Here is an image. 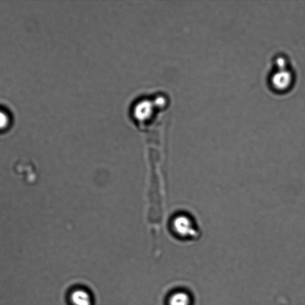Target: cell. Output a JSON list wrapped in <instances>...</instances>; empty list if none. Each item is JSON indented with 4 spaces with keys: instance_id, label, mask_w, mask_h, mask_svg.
<instances>
[{
    "instance_id": "obj_3",
    "label": "cell",
    "mask_w": 305,
    "mask_h": 305,
    "mask_svg": "<svg viewBox=\"0 0 305 305\" xmlns=\"http://www.w3.org/2000/svg\"><path fill=\"white\" fill-rule=\"evenodd\" d=\"M292 74L289 72L281 71L280 73L275 75L273 80V85L279 89L285 88L287 85H289L292 82Z\"/></svg>"
},
{
    "instance_id": "obj_6",
    "label": "cell",
    "mask_w": 305,
    "mask_h": 305,
    "mask_svg": "<svg viewBox=\"0 0 305 305\" xmlns=\"http://www.w3.org/2000/svg\"><path fill=\"white\" fill-rule=\"evenodd\" d=\"M9 124V116L3 110H0V131L6 129Z\"/></svg>"
},
{
    "instance_id": "obj_2",
    "label": "cell",
    "mask_w": 305,
    "mask_h": 305,
    "mask_svg": "<svg viewBox=\"0 0 305 305\" xmlns=\"http://www.w3.org/2000/svg\"><path fill=\"white\" fill-rule=\"evenodd\" d=\"M174 234L181 239L196 240L202 235V230L195 216L190 212H179L172 222Z\"/></svg>"
},
{
    "instance_id": "obj_1",
    "label": "cell",
    "mask_w": 305,
    "mask_h": 305,
    "mask_svg": "<svg viewBox=\"0 0 305 305\" xmlns=\"http://www.w3.org/2000/svg\"><path fill=\"white\" fill-rule=\"evenodd\" d=\"M171 106L169 93L159 90L138 94L129 102L127 118L142 133L150 148L162 146L170 123Z\"/></svg>"
},
{
    "instance_id": "obj_5",
    "label": "cell",
    "mask_w": 305,
    "mask_h": 305,
    "mask_svg": "<svg viewBox=\"0 0 305 305\" xmlns=\"http://www.w3.org/2000/svg\"><path fill=\"white\" fill-rule=\"evenodd\" d=\"M190 298L186 293H175L170 299V305H189Z\"/></svg>"
},
{
    "instance_id": "obj_4",
    "label": "cell",
    "mask_w": 305,
    "mask_h": 305,
    "mask_svg": "<svg viewBox=\"0 0 305 305\" xmlns=\"http://www.w3.org/2000/svg\"><path fill=\"white\" fill-rule=\"evenodd\" d=\"M71 301L74 305H91L89 294L82 290L75 291L72 294Z\"/></svg>"
}]
</instances>
